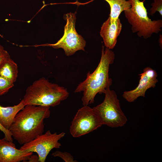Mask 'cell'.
Masks as SVG:
<instances>
[{"label": "cell", "mask_w": 162, "mask_h": 162, "mask_svg": "<svg viewBox=\"0 0 162 162\" xmlns=\"http://www.w3.org/2000/svg\"><path fill=\"white\" fill-rule=\"evenodd\" d=\"M50 108L25 105L16 115L9 130L13 138L23 145L43 134L44 120L50 116Z\"/></svg>", "instance_id": "6da1fadb"}, {"label": "cell", "mask_w": 162, "mask_h": 162, "mask_svg": "<svg viewBox=\"0 0 162 162\" xmlns=\"http://www.w3.org/2000/svg\"><path fill=\"white\" fill-rule=\"evenodd\" d=\"M115 58L114 52L102 46L100 62L95 70L87 74L86 79L78 85L75 93L83 92L81 100L83 106L93 104L98 93L104 94L106 89L110 87L112 80L109 75L110 65L112 64Z\"/></svg>", "instance_id": "7a4b0ae2"}, {"label": "cell", "mask_w": 162, "mask_h": 162, "mask_svg": "<svg viewBox=\"0 0 162 162\" xmlns=\"http://www.w3.org/2000/svg\"><path fill=\"white\" fill-rule=\"evenodd\" d=\"M69 95L66 88L42 77L28 87L22 100L25 106L54 107L67 99Z\"/></svg>", "instance_id": "3957f363"}, {"label": "cell", "mask_w": 162, "mask_h": 162, "mask_svg": "<svg viewBox=\"0 0 162 162\" xmlns=\"http://www.w3.org/2000/svg\"><path fill=\"white\" fill-rule=\"evenodd\" d=\"M131 7L124 11V15L131 26L134 33L144 39L150 38L153 34L161 31L162 20H152L148 16L147 10L143 2L139 0H129Z\"/></svg>", "instance_id": "277c9868"}, {"label": "cell", "mask_w": 162, "mask_h": 162, "mask_svg": "<svg viewBox=\"0 0 162 162\" xmlns=\"http://www.w3.org/2000/svg\"><path fill=\"white\" fill-rule=\"evenodd\" d=\"M103 101L92 108L102 125L111 128L124 126L128 119L122 110L116 92L107 88Z\"/></svg>", "instance_id": "5b68a950"}, {"label": "cell", "mask_w": 162, "mask_h": 162, "mask_svg": "<svg viewBox=\"0 0 162 162\" xmlns=\"http://www.w3.org/2000/svg\"><path fill=\"white\" fill-rule=\"evenodd\" d=\"M64 18L66 23L63 37L55 44H44L37 46H47L56 49L61 48L68 56L73 55L78 50H85L86 42L82 36L77 33L75 28L76 13L70 12L65 14Z\"/></svg>", "instance_id": "8992f818"}, {"label": "cell", "mask_w": 162, "mask_h": 162, "mask_svg": "<svg viewBox=\"0 0 162 162\" xmlns=\"http://www.w3.org/2000/svg\"><path fill=\"white\" fill-rule=\"evenodd\" d=\"M64 132L58 134L52 133L49 130L31 141L24 144L20 149L28 152L36 153L39 157V162H45L51 151L58 148L61 146L59 141L65 135Z\"/></svg>", "instance_id": "52a82bcc"}, {"label": "cell", "mask_w": 162, "mask_h": 162, "mask_svg": "<svg viewBox=\"0 0 162 162\" xmlns=\"http://www.w3.org/2000/svg\"><path fill=\"white\" fill-rule=\"evenodd\" d=\"M92 108L83 106L77 111L69 128L74 137H79L97 130L102 125Z\"/></svg>", "instance_id": "ba28073f"}, {"label": "cell", "mask_w": 162, "mask_h": 162, "mask_svg": "<svg viewBox=\"0 0 162 162\" xmlns=\"http://www.w3.org/2000/svg\"><path fill=\"white\" fill-rule=\"evenodd\" d=\"M139 75L140 79L137 86L132 90L124 92L122 94L123 98L129 103L134 102L139 97H145L146 91L154 88L158 82L156 71L150 67L145 68Z\"/></svg>", "instance_id": "9c48e42d"}, {"label": "cell", "mask_w": 162, "mask_h": 162, "mask_svg": "<svg viewBox=\"0 0 162 162\" xmlns=\"http://www.w3.org/2000/svg\"><path fill=\"white\" fill-rule=\"evenodd\" d=\"M33 152L18 149L13 142L0 139V162H26Z\"/></svg>", "instance_id": "30bf717a"}, {"label": "cell", "mask_w": 162, "mask_h": 162, "mask_svg": "<svg viewBox=\"0 0 162 162\" xmlns=\"http://www.w3.org/2000/svg\"><path fill=\"white\" fill-rule=\"evenodd\" d=\"M122 28V25L119 18L113 22L111 21L109 16L103 23L101 27L100 34L106 47L112 50L115 47Z\"/></svg>", "instance_id": "8fae6325"}, {"label": "cell", "mask_w": 162, "mask_h": 162, "mask_svg": "<svg viewBox=\"0 0 162 162\" xmlns=\"http://www.w3.org/2000/svg\"><path fill=\"white\" fill-rule=\"evenodd\" d=\"M25 106L22 100L13 106L4 107L0 105V124L9 130L16 115Z\"/></svg>", "instance_id": "7c38bea8"}, {"label": "cell", "mask_w": 162, "mask_h": 162, "mask_svg": "<svg viewBox=\"0 0 162 162\" xmlns=\"http://www.w3.org/2000/svg\"><path fill=\"white\" fill-rule=\"evenodd\" d=\"M18 75L17 65L9 56L0 66V76L14 83Z\"/></svg>", "instance_id": "4fadbf2b"}, {"label": "cell", "mask_w": 162, "mask_h": 162, "mask_svg": "<svg viewBox=\"0 0 162 162\" xmlns=\"http://www.w3.org/2000/svg\"><path fill=\"white\" fill-rule=\"evenodd\" d=\"M104 0L109 4L110 7L109 17L111 21H116L122 12L131 7V3L129 0Z\"/></svg>", "instance_id": "5bb4252c"}, {"label": "cell", "mask_w": 162, "mask_h": 162, "mask_svg": "<svg viewBox=\"0 0 162 162\" xmlns=\"http://www.w3.org/2000/svg\"><path fill=\"white\" fill-rule=\"evenodd\" d=\"M14 86V82L0 76V96L7 93Z\"/></svg>", "instance_id": "9a60e30c"}, {"label": "cell", "mask_w": 162, "mask_h": 162, "mask_svg": "<svg viewBox=\"0 0 162 162\" xmlns=\"http://www.w3.org/2000/svg\"><path fill=\"white\" fill-rule=\"evenodd\" d=\"M52 155L54 157H59L65 162H76L73 156L70 153L66 152L57 151L52 153Z\"/></svg>", "instance_id": "2e32d148"}, {"label": "cell", "mask_w": 162, "mask_h": 162, "mask_svg": "<svg viewBox=\"0 0 162 162\" xmlns=\"http://www.w3.org/2000/svg\"><path fill=\"white\" fill-rule=\"evenodd\" d=\"M152 4V7L150 9V14L153 15L156 12H159L162 16V0H154Z\"/></svg>", "instance_id": "e0dca14e"}, {"label": "cell", "mask_w": 162, "mask_h": 162, "mask_svg": "<svg viewBox=\"0 0 162 162\" xmlns=\"http://www.w3.org/2000/svg\"><path fill=\"white\" fill-rule=\"evenodd\" d=\"M0 130L2 131L4 135V137L8 140L13 142V139L11 135L10 130H8L3 127L0 124Z\"/></svg>", "instance_id": "ac0fdd59"}, {"label": "cell", "mask_w": 162, "mask_h": 162, "mask_svg": "<svg viewBox=\"0 0 162 162\" xmlns=\"http://www.w3.org/2000/svg\"><path fill=\"white\" fill-rule=\"evenodd\" d=\"M9 56V54L5 50L0 53V66Z\"/></svg>", "instance_id": "d6986e66"}, {"label": "cell", "mask_w": 162, "mask_h": 162, "mask_svg": "<svg viewBox=\"0 0 162 162\" xmlns=\"http://www.w3.org/2000/svg\"><path fill=\"white\" fill-rule=\"evenodd\" d=\"M26 162H38L39 157L37 155L32 154L28 158Z\"/></svg>", "instance_id": "ffe728a7"}, {"label": "cell", "mask_w": 162, "mask_h": 162, "mask_svg": "<svg viewBox=\"0 0 162 162\" xmlns=\"http://www.w3.org/2000/svg\"><path fill=\"white\" fill-rule=\"evenodd\" d=\"M159 43V44L160 46L162 47V35L161 34H160V37L158 40Z\"/></svg>", "instance_id": "44dd1931"}, {"label": "cell", "mask_w": 162, "mask_h": 162, "mask_svg": "<svg viewBox=\"0 0 162 162\" xmlns=\"http://www.w3.org/2000/svg\"><path fill=\"white\" fill-rule=\"evenodd\" d=\"M4 50V47L0 44V53L2 52Z\"/></svg>", "instance_id": "7402d4cb"}]
</instances>
